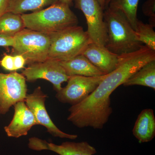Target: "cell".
I'll use <instances>...</instances> for the list:
<instances>
[{"mask_svg": "<svg viewBox=\"0 0 155 155\" xmlns=\"http://www.w3.org/2000/svg\"><path fill=\"white\" fill-rule=\"evenodd\" d=\"M143 65L140 58L133 53L120 55L116 69L107 74L86 98L69 108L67 120L78 128L102 129L113 113L111 95Z\"/></svg>", "mask_w": 155, "mask_h": 155, "instance_id": "cell-1", "label": "cell"}, {"mask_svg": "<svg viewBox=\"0 0 155 155\" xmlns=\"http://www.w3.org/2000/svg\"><path fill=\"white\" fill-rule=\"evenodd\" d=\"M104 20L107 35L105 46L110 51L121 55L136 51L143 45L137 40L135 30L122 11L106 8Z\"/></svg>", "mask_w": 155, "mask_h": 155, "instance_id": "cell-2", "label": "cell"}, {"mask_svg": "<svg viewBox=\"0 0 155 155\" xmlns=\"http://www.w3.org/2000/svg\"><path fill=\"white\" fill-rule=\"evenodd\" d=\"M21 17L25 28L47 34L77 25L78 22L70 6L60 2L41 11L22 14Z\"/></svg>", "mask_w": 155, "mask_h": 155, "instance_id": "cell-3", "label": "cell"}, {"mask_svg": "<svg viewBox=\"0 0 155 155\" xmlns=\"http://www.w3.org/2000/svg\"><path fill=\"white\" fill-rule=\"evenodd\" d=\"M48 58L59 61H69L81 54L92 42L81 26H71L50 34Z\"/></svg>", "mask_w": 155, "mask_h": 155, "instance_id": "cell-4", "label": "cell"}, {"mask_svg": "<svg viewBox=\"0 0 155 155\" xmlns=\"http://www.w3.org/2000/svg\"><path fill=\"white\" fill-rule=\"evenodd\" d=\"M12 55H21L25 58L26 64L43 62L48 58L50 37L25 28L14 37Z\"/></svg>", "mask_w": 155, "mask_h": 155, "instance_id": "cell-5", "label": "cell"}, {"mask_svg": "<svg viewBox=\"0 0 155 155\" xmlns=\"http://www.w3.org/2000/svg\"><path fill=\"white\" fill-rule=\"evenodd\" d=\"M75 8L82 11L86 19L87 30L91 41L106 46L107 41L104 10L97 0H72Z\"/></svg>", "mask_w": 155, "mask_h": 155, "instance_id": "cell-6", "label": "cell"}, {"mask_svg": "<svg viewBox=\"0 0 155 155\" xmlns=\"http://www.w3.org/2000/svg\"><path fill=\"white\" fill-rule=\"evenodd\" d=\"M107 75L98 77L70 76L67 85L57 92L56 98L60 102L71 106L77 104L94 91Z\"/></svg>", "mask_w": 155, "mask_h": 155, "instance_id": "cell-7", "label": "cell"}, {"mask_svg": "<svg viewBox=\"0 0 155 155\" xmlns=\"http://www.w3.org/2000/svg\"><path fill=\"white\" fill-rule=\"evenodd\" d=\"M26 79L16 72H0V114L5 115L16 103L25 101L27 96Z\"/></svg>", "mask_w": 155, "mask_h": 155, "instance_id": "cell-8", "label": "cell"}, {"mask_svg": "<svg viewBox=\"0 0 155 155\" xmlns=\"http://www.w3.org/2000/svg\"><path fill=\"white\" fill-rule=\"evenodd\" d=\"M21 74L29 82H34L38 79L48 81L57 92L62 89V84L68 81L70 77L59 61L49 58L43 62L28 65Z\"/></svg>", "mask_w": 155, "mask_h": 155, "instance_id": "cell-9", "label": "cell"}, {"mask_svg": "<svg viewBox=\"0 0 155 155\" xmlns=\"http://www.w3.org/2000/svg\"><path fill=\"white\" fill-rule=\"evenodd\" d=\"M48 96L38 87L31 94H27L25 100L26 105L33 113L37 125H42L47 129V131L55 137L75 140L76 134L65 133L57 127L50 118L46 108L45 102Z\"/></svg>", "mask_w": 155, "mask_h": 155, "instance_id": "cell-10", "label": "cell"}, {"mask_svg": "<svg viewBox=\"0 0 155 155\" xmlns=\"http://www.w3.org/2000/svg\"><path fill=\"white\" fill-rule=\"evenodd\" d=\"M28 147L34 150H48L59 155H94L97 153L95 148L87 141H67L58 145L38 137H32L28 140Z\"/></svg>", "mask_w": 155, "mask_h": 155, "instance_id": "cell-11", "label": "cell"}, {"mask_svg": "<svg viewBox=\"0 0 155 155\" xmlns=\"http://www.w3.org/2000/svg\"><path fill=\"white\" fill-rule=\"evenodd\" d=\"M14 107L13 119L4 129L9 137L19 138L27 135L31 128L37 123L33 113L26 105L25 101L18 102Z\"/></svg>", "mask_w": 155, "mask_h": 155, "instance_id": "cell-12", "label": "cell"}, {"mask_svg": "<svg viewBox=\"0 0 155 155\" xmlns=\"http://www.w3.org/2000/svg\"><path fill=\"white\" fill-rule=\"evenodd\" d=\"M82 54L105 74L113 72L119 64V55L110 51L105 46L93 42L86 47Z\"/></svg>", "mask_w": 155, "mask_h": 155, "instance_id": "cell-13", "label": "cell"}, {"mask_svg": "<svg viewBox=\"0 0 155 155\" xmlns=\"http://www.w3.org/2000/svg\"><path fill=\"white\" fill-rule=\"evenodd\" d=\"M59 62L69 76L80 75L85 77H98L107 75L92 64L82 54L69 61Z\"/></svg>", "mask_w": 155, "mask_h": 155, "instance_id": "cell-14", "label": "cell"}, {"mask_svg": "<svg viewBox=\"0 0 155 155\" xmlns=\"http://www.w3.org/2000/svg\"><path fill=\"white\" fill-rule=\"evenodd\" d=\"M132 133L140 143L149 142L154 138L155 117L152 109H144L139 114Z\"/></svg>", "mask_w": 155, "mask_h": 155, "instance_id": "cell-15", "label": "cell"}, {"mask_svg": "<svg viewBox=\"0 0 155 155\" xmlns=\"http://www.w3.org/2000/svg\"><path fill=\"white\" fill-rule=\"evenodd\" d=\"M125 87L140 85L155 89V60L147 63L123 84Z\"/></svg>", "mask_w": 155, "mask_h": 155, "instance_id": "cell-16", "label": "cell"}, {"mask_svg": "<svg viewBox=\"0 0 155 155\" xmlns=\"http://www.w3.org/2000/svg\"><path fill=\"white\" fill-rule=\"evenodd\" d=\"M59 2L60 0H9L6 12L22 15L28 11H41Z\"/></svg>", "mask_w": 155, "mask_h": 155, "instance_id": "cell-17", "label": "cell"}, {"mask_svg": "<svg viewBox=\"0 0 155 155\" xmlns=\"http://www.w3.org/2000/svg\"><path fill=\"white\" fill-rule=\"evenodd\" d=\"M25 28L21 15L6 12L0 17V35L14 37Z\"/></svg>", "mask_w": 155, "mask_h": 155, "instance_id": "cell-18", "label": "cell"}, {"mask_svg": "<svg viewBox=\"0 0 155 155\" xmlns=\"http://www.w3.org/2000/svg\"><path fill=\"white\" fill-rule=\"evenodd\" d=\"M139 1L140 0H111L107 7L122 11L135 31L138 20L137 11Z\"/></svg>", "mask_w": 155, "mask_h": 155, "instance_id": "cell-19", "label": "cell"}, {"mask_svg": "<svg viewBox=\"0 0 155 155\" xmlns=\"http://www.w3.org/2000/svg\"><path fill=\"white\" fill-rule=\"evenodd\" d=\"M153 27L152 25L143 23L138 19L135 31L137 40L155 51V32Z\"/></svg>", "mask_w": 155, "mask_h": 155, "instance_id": "cell-20", "label": "cell"}, {"mask_svg": "<svg viewBox=\"0 0 155 155\" xmlns=\"http://www.w3.org/2000/svg\"><path fill=\"white\" fill-rule=\"evenodd\" d=\"M143 13L149 18L150 24L155 26V0H147L142 5Z\"/></svg>", "mask_w": 155, "mask_h": 155, "instance_id": "cell-21", "label": "cell"}, {"mask_svg": "<svg viewBox=\"0 0 155 155\" xmlns=\"http://www.w3.org/2000/svg\"><path fill=\"white\" fill-rule=\"evenodd\" d=\"M0 66L7 71L11 72L15 71L13 56L8 54H4L2 60H0Z\"/></svg>", "mask_w": 155, "mask_h": 155, "instance_id": "cell-22", "label": "cell"}, {"mask_svg": "<svg viewBox=\"0 0 155 155\" xmlns=\"http://www.w3.org/2000/svg\"><path fill=\"white\" fill-rule=\"evenodd\" d=\"M14 57V62L15 70L23 69L26 64V60L23 56L21 55H16Z\"/></svg>", "mask_w": 155, "mask_h": 155, "instance_id": "cell-23", "label": "cell"}, {"mask_svg": "<svg viewBox=\"0 0 155 155\" xmlns=\"http://www.w3.org/2000/svg\"><path fill=\"white\" fill-rule=\"evenodd\" d=\"M14 44V37L0 35V46L4 47H13Z\"/></svg>", "mask_w": 155, "mask_h": 155, "instance_id": "cell-24", "label": "cell"}, {"mask_svg": "<svg viewBox=\"0 0 155 155\" xmlns=\"http://www.w3.org/2000/svg\"><path fill=\"white\" fill-rule=\"evenodd\" d=\"M9 0H0V17L6 13Z\"/></svg>", "mask_w": 155, "mask_h": 155, "instance_id": "cell-25", "label": "cell"}, {"mask_svg": "<svg viewBox=\"0 0 155 155\" xmlns=\"http://www.w3.org/2000/svg\"><path fill=\"white\" fill-rule=\"evenodd\" d=\"M104 11L105 9L106 0H97Z\"/></svg>", "mask_w": 155, "mask_h": 155, "instance_id": "cell-26", "label": "cell"}, {"mask_svg": "<svg viewBox=\"0 0 155 155\" xmlns=\"http://www.w3.org/2000/svg\"><path fill=\"white\" fill-rule=\"evenodd\" d=\"M72 0H60V2L64 3V4H67L69 6L71 5L72 4Z\"/></svg>", "mask_w": 155, "mask_h": 155, "instance_id": "cell-27", "label": "cell"}, {"mask_svg": "<svg viewBox=\"0 0 155 155\" xmlns=\"http://www.w3.org/2000/svg\"><path fill=\"white\" fill-rule=\"evenodd\" d=\"M111 1V0H106L105 8L108 7V5H109V3Z\"/></svg>", "mask_w": 155, "mask_h": 155, "instance_id": "cell-28", "label": "cell"}]
</instances>
